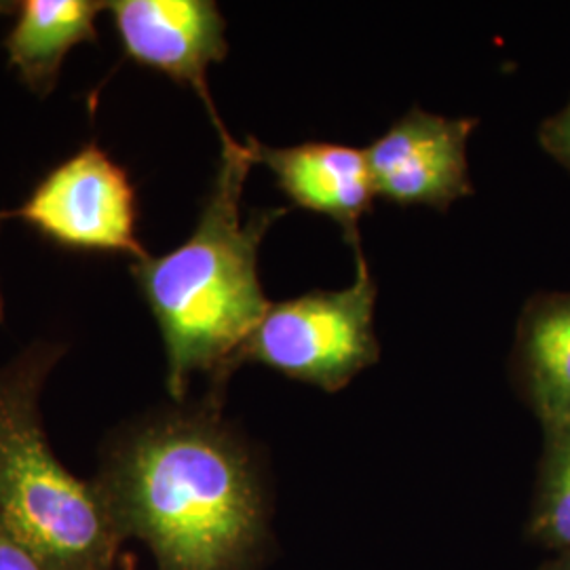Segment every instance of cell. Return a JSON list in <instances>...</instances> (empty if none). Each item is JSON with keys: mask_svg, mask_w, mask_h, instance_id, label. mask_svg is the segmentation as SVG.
<instances>
[{"mask_svg": "<svg viewBox=\"0 0 570 570\" xmlns=\"http://www.w3.org/2000/svg\"><path fill=\"white\" fill-rule=\"evenodd\" d=\"M218 136L220 164L193 235L164 256L148 254L129 266L161 332L167 389L176 400L197 372L226 381L271 306L258 277V249L285 209H254L244 218L254 138L237 142L226 129Z\"/></svg>", "mask_w": 570, "mask_h": 570, "instance_id": "1", "label": "cell"}, {"mask_svg": "<svg viewBox=\"0 0 570 570\" xmlns=\"http://www.w3.org/2000/svg\"><path fill=\"white\" fill-rule=\"evenodd\" d=\"M104 494L164 570H235L263 529L247 452L202 412L161 416L129 433L112 454Z\"/></svg>", "mask_w": 570, "mask_h": 570, "instance_id": "2", "label": "cell"}, {"mask_svg": "<svg viewBox=\"0 0 570 570\" xmlns=\"http://www.w3.org/2000/svg\"><path fill=\"white\" fill-rule=\"evenodd\" d=\"M58 355L53 345L32 346L0 372V527L47 570H104L112 508L102 489L61 465L42 431L39 395Z\"/></svg>", "mask_w": 570, "mask_h": 570, "instance_id": "3", "label": "cell"}, {"mask_svg": "<svg viewBox=\"0 0 570 570\" xmlns=\"http://www.w3.org/2000/svg\"><path fill=\"white\" fill-rule=\"evenodd\" d=\"M355 254V279L345 289L308 292L268 306L242 348L239 366L256 362L306 385L341 391L376 364V284L360 247Z\"/></svg>", "mask_w": 570, "mask_h": 570, "instance_id": "4", "label": "cell"}, {"mask_svg": "<svg viewBox=\"0 0 570 570\" xmlns=\"http://www.w3.org/2000/svg\"><path fill=\"white\" fill-rule=\"evenodd\" d=\"M0 220H20L72 252L148 256L138 237L136 186L96 142L56 165L20 207L0 212Z\"/></svg>", "mask_w": 570, "mask_h": 570, "instance_id": "5", "label": "cell"}, {"mask_svg": "<svg viewBox=\"0 0 570 570\" xmlns=\"http://www.w3.org/2000/svg\"><path fill=\"white\" fill-rule=\"evenodd\" d=\"M125 56L190 87L218 131L225 129L207 87V70L228 53L226 21L212 0L106 2Z\"/></svg>", "mask_w": 570, "mask_h": 570, "instance_id": "6", "label": "cell"}, {"mask_svg": "<svg viewBox=\"0 0 570 570\" xmlns=\"http://www.w3.org/2000/svg\"><path fill=\"white\" fill-rule=\"evenodd\" d=\"M473 127V119H446L419 108L406 112L364 150L376 197L449 209L471 195L468 142Z\"/></svg>", "mask_w": 570, "mask_h": 570, "instance_id": "7", "label": "cell"}, {"mask_svg": "<svg viewBox=\"0 0 570 570\" xmlns=\"http://www.w3.org/2000/svg\"><path fill=\"white\" fill-rule=\"evenodd\" d=\"M254 150L256 164L271 169L292 204L332 218L360 247V220L376 197L364 150L330 142L273 148L256 138Z\"/></svg>", "mask_w": 570, "mask_h": 570, "instance_id": "8", "label": "cell"}, {"mask_svg": "<svg viewBox=\"0 0 570 570\" xmlns=\"http://www.w3.org/2000/svg\"><path fill=\"white\" fill-rule=\"evenodd\" d=\"M100 0H21L4 39L9 66L37 96H49L66 56L82 42L98 41Z\"/></svg>", "mask_w": 570, "mask_h": 570, "instance_id": "9", "label": "cell"}, {"mask_svg": "<svg viewBox=\"0 0 570 570\" xmlns=\"http://www.w3.org/2000/svg\"><path fill=\"white\" fill-rule=\"evenodd\" d=\"M518 366L541 428L570 421V292L532 298L518 326Z\"/></svg>", "mask_w": 570, "mask_h": 570, "instance_id": "10", "label": "cell"}, {"mask_svg": "<svg viewBox=\"0 0 570 570\" xmlns=\"http://www.w3.org/2000/svg\"><path fill=\"white\" fill-rule=\"evenodd\" d=\"M543 440L529 532L558 553L570 550V421L546 429Z\"/></svg>", "mask_w": 570, "mask_h": 570, "instance_id": "11", "label": "cell"}, {"mask_svg": "<svg viewBox=\"0 0 570 570\" xmlns=\"http://www.w3.org/2000/svg\"><path fill=\"white\" fill-rule=\"evenodd\" d=\"M539 142L558 164L570 169V102L541 125Z\"/></svg>", "mask_w": 570, "mask_h": 570, "instance_id": "12", "label": "cell"}, {"mask_svg": "<svg viewBox=\"0 0 570 570\" xmlns=\"http://www.w3.org/2000/svg\"><path fill=\"white\" fill-rule=\"evenodd\" d=\"M0 570H47V567L0 527Z\"/></svg>", "mask_w": 570, "mask_h": 570, "instance_id": "13", "label": "cell"}, {"mask_svg": "<svg viewBox=\"0 0 570 570\" xmlns=\"http://www.w3.org/2000/svg\"><path fill=\"white\" fill-rule=\"evenodd\" d=\"M539 570H570V550L558 551L546 564H541Z\"/></svg>", "mask_w": 570, "mask_h": 570, "instance_id": "14", "label": "cell"}, {"mask_svg": "<svg viewBox=\"0 0 570 570\" xmlns=\"http://www.w3.org/2000/svg\"><path fill=\"white\" fill-rule=\"evenodd\" d=\"M2 317H4V303H2V294H0V322H2Z\"/></svg>", "mask_w": 570, "mask_h": 570, "instance_id": "15", "label": "cell"}]
</instances>
